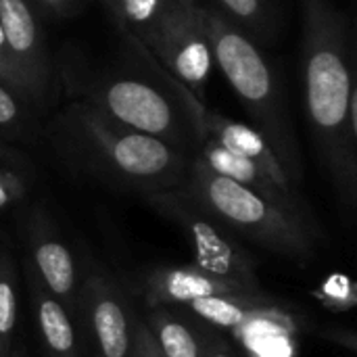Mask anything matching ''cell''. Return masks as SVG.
<instances>
[{"label": "cell", "instance_id": "18", "mask_svg": "<svg viewBox=\"0 0 357 357\" xmlns=\"http://www.w3.org/2000/svg\"><path fill=\"white\" fill-rule=\"evenodd\" d=\"M31 107L8 86L0 84V136H27L31 123Z\"/></svg>", "mask_w": 357, "mask_h": 357}, {"label": "cell", "instance_id": "21", "mask_svg": "<svg viewBox=\"0 0 357 357\" xmlns=\"http://www.w3.org/2000/svg\"><path fill=\"white\" fill-rule=\"evenodd\" d=\"M195 324H197V331H199V337L203 343L205 357H238L234 354V349L226 343L220 328H215L207 322H201L199 318H195Z\"/></svg>", "mask_w": 357, "mask_h": 357}, {"label": "cell", "instance_id": "19", "mask_svg": "<svg viewBox=\"0 0 357 357\" xmlns=\"http://www.w3.org/2000/svg\"><path fill=\"white\" fill-rule=\"evenodd\" d=\"M312 297L333 312H349L357 303L356 284L345 274H331L318 289L312 291Z\"/></svg>", "mask_w": 357, "mask_h": 357}, {"label": "cell", "instance_id": "15", "mask_svg": "<svg viewBox=\"0 0 357 357\" xmlns=\"http://www.w3.org/2000/svg\"><path fill=\"white\" fill-rule=\"evenodd\" d=\"M19 320V270L10 247L0 241V357L15 347Z\"/></svg>", "mask_w": 357, "mask_h": 357}, {"label": "cell", "instance_id": "10", "mask_svg": "<svg viewBox=\"0 0 357 357\" xmlns=\"http://www.w3.org/2000/svg\"><path fill=\"white\" fill-rule=\"evenodd\" d=\"M25 261L33 268L44 289L75 318L82 270L73 249L63 238L50 213L36 205L25 220Z\"/></svg>", "mask_w": 357, "mask_h": 357}, {"label": "cell", "instance_id": "22", "mask_svg": "<svg viewBox=\"0 0 357 357\" xmlns=\"http://www.w3.org/2000/svg\"><path fill=\"white\" fill-rule=\"evenodd\" d=\"M0 84L8 86L13 92H17L23 100H27L25 96V88H23V79L17 71V65L8 52V46H6V40H4V33H2V27H0ZM29 102V100H27ZM31 105V102H29Z\"/></svg>", "mask_w": 357, "mask_h": 357}, {"label": "cell", "instance_id": "4", "mask_svg": "<svg viewBox=\"0 0 357 357\" xmlns=\"http://www.w3.org/2000/svg\"><path fill=\"white\" fill-rule=\"evenodd\" d=\"M207 213L234 236H241L270 253L310 266L324 241L322 228H314L255 190L215 174L199 157H190L180 184Z\"/></svg>", "mask_w": 357, "mask_h": 357}, {"label": "cell", "instance_id": "13", "mask_svg": "<svg viewBox=\"0 0 357 357\" xmlns=\"http://www.w3.org/2000/svg\"><path fill=\"white\" fill-rule=\"evenodd\" d=\"M25 282L29 291L31 312L40 337V345L46 357H84V347L75 318L54 299L40 282L33 268L25 261Z\"/></svg>", "mask_w": 357, "mask_h": 357}, {"label": "cell", "instance_id": "24", "mask_svg": "<svg viewBox=\"0 0 357 357\" xmlns=\"http://www.w3.org/2000/svg\"><path fill=\"white\" fill-rule=\"evenodd\" d=\"M312 333H316L318 337H322V339H326V341H331V343H337V345L349 349L351 354H356L357 351V341L354 331H345V328H328V331L324 328V331H316V328H314Z\"/></svg>", "mask_w": 357, "mask_h": 357}, {"label": "cell", "instance_id": "3", "mask_svg": "<svg viewBox=\"0 0 357 357\" xmlns=\"http://www.w3.org/2000/svg\"><path fill=\"white\" fill-rule=\"evenodd\" d=\"M201 19L211 44L213 61L230 82L253 128L264 136L291 180L301 186V151L287 107L282 84L264 50L222 10L201 6Z\"/></svg>", "mask_w": 357, "mask_h": 357}, {"label": "cell", "instance_id": "11", "mask_svg": "<svg viewBox=\"0 0 357 357\" xmlns=\"http://www.w3.org/2000/svg\"><path fill=\"white\" fill-rule=\"evenodd\" d=\"M36 0H0V27L31 105L46 100L52 65Z\"/></svg>", "mask_w": 357, "mask_h": 357}, {"label": "cell", "instance_id": "17", "mask_svg": "<svg viewBox=\"0 0 357 357\" xmlns=\"http://www.w3.org/2000/svg\"><path fill=\"white\" fill-rule=\"evenodd\" d=\"M33 182V167L19 149L0 144V211L23 201Z\"/></svg>", "mask_w": 357, "mask_h": 357}, {"label": "cell", "instance_id": "12", "mask_svg": "<svg viewBox=\"0 0 357 357\" xmlns=\"http://www.w3.org/2000/svg\"><path fill=\"white\" fill-rule=\"evenodd\" d=\"M138 289L146 310L184 307L197 299H207V297L259 293V291H247L234 282L211 276L201 268H197L195 264L151 268L149 272L142 274V278H138Z\"/></svg>", "mask_w": 357, "mask_h": 357}, {"label": "cell", "instance_id": "25", "mask_svg": "<svg viewBox=\"0 0 357 357\" xmlns=\"http://www.w3.org/2000/svg\"><path fill=\"white\" fill-rule=\"evenodd\" d=\"M36 2H38L40 8H44V10L52 13V15L63 17V15L73 13L79 0H36Z\"/></svg>", "mask_w": 357, "mask_h": 357}, {"label": "cell", "instance_id": "2", "mask_svg": "<svg viewBox=\"0 0 357 357\" xmlns=\"http://www.w3.org/2000/svg\"><path fill=\"white\" fill-rule=\"evenodd\" d=\"M46 138L73 169L142 197L178 188L192 157L117 121L86 98L65 105L48 121Z\"/></svg>", "mask_w": 357, "mask_h": 357}, {"label": "cell", "instance_id": "26", "mask_svg": "<svg viewBox=\"0 0 357 357\" xmlns=\"http://www.w3.org/2000/svg\"><path fill=\"white\" fill-rule=\"evenodd\" d=\"M8 357H27V351H25V347H21V345H15Z\"/></svg>", "mask_w": 357, "mask_h": 357}, {"label": "cell", "instance_id": "1", "mask_svg": "<svg viewBox=\"0 0 357 357\" xmlns=\"http://www.w3.org/2000/svg\"><path fill=\"white\" fill-rule=\"evenodd\" d=\"M305 111L320 161L341 203L357 201V86L351 31L333 0H301Z\"/></svg>", "mask_w": 357, "mask_h": 357}, {"label": "cell", "instance_id": "14", "mask_svg": "<svg viewBox=\"0 0 357 357\" xmlns=\"http://www.w3.org/2000/svg\"><path fill=\"white\" fill-rule=\"evenodd\" d=\"M144 324L165 357H205L195 320L188 322L176 307L149 310Z\"/></svg>", "mask_w": 357, "mask_h": 357}, {"label": "cell", "instance_id": "6", "mask_svg": "<svg viewBox=\"0 0 357 357\" xmlns=\"http://www.w3.org/2000/svg\"><path fill=\"white\" fill-rule=\"evenodd\" d=\"M84 98L117 121L161 138L192 155L195 134L184 105L180 107L155 84L140 77H102L86 84Z\"/></svg>", "mask_w": 357, "mask_h": 357}, {"label": "cell", "instance_id": "16", "mask_svg": "<svg viewBox=\"0 0 357 357\" xmlns=\"http://www.w3.org/2000/svg\"><path fill=\"white\" fill-rule=\"evenodd\" d=\"M169 2L172 0H102L117 27L138 44L149 38Z\"/></svg>", "mask_w": 357, "mask_h": 357}, {"label": "cell", "instance_id": "27", "mask_svg": "<svg viewBox=\"0 0 357 357\" xmlns=\"http://www.w3.org/2000/svg\"><path fill=\"white\" fill-rule=\"evenodd\" d=\"M176 2H180V4H184V6H199V2L197 0H176Z\"/></svg>", "mask_w": 357, "mask_h": 357}, {"label": "cell", "instance_id": "5", "mask_svg": "<svg viewBox=\"0 0 357 357\" xmlns=\"http://www.w3.org/2000/svg\"><path fill=\"white\" fill-rule=\"evenodd\" d=\"M144 199L161 218L178 226L192 249V264L197 268L247 291H264L255 257L238 243V236L207 213L186 190L178 186L146 195Z\"/></svg>", "mask_w": 357, "mask_h": 357}, {"label": "cell", "instance_id": "23", "mask_svg": "<svg viewBox=\"0 0 357 357\" xmlns=\"http://www.w3.org/2000/svg\"><path fill=\"white\" fill-rule=\"evenodd\" d=\"M132 357H165L161 354L155 337L151 335L144 320L138 316L134 326V343H132Z\"/></svg>", "mask_w": 357, "mask_h": 357}, {"label": "cell", "instance_id": "8", "mask_svg": "<svg viewBox=\"0 0 357 357\" xmlns=\"http://www.w3.org/2000/svg\"><path fill=\"white\" fill-rule=\"evenodd\" d=\"M140 46L151 56H157L172 77L205 102V86L215 61L201 19V4L192 8L172 0Z\"/></svg>", "mask_w": 357, "mask_h": 357}, {"label": "cell", "instance_id": "28", "mask_svg": "<svg viewBox=\"0 0 357 357\" xmlns=\"http://www.w3.org/2000/svg\"><path fill=\"white\" fill-rule=\"evenodd\" d=\"M245 357H251V356H245Z\"/></svg>", "mask_w": 357, "mask_h": 357}, {"label": "cell", "instance_id": "9", "mask_svg": "<svg viewBox=\"0 0 357 357\" xmlns=\"http://www.w3.org/2000/svg\"><path fill=\"white\" fill-rule=\"evenodd\" d=\"M182 310L201 322H207L220 331H230L232 335L268 328L295 337L299 333L314 331L303 314L291 310L287 303L278 301L266 291L197 299Z\"/></svg>", "mask_w": 357, "mask_h": 357}, {"label": "cell", "instance_id": "7", "mask_svg": "<svg viewBox=\"0 0 357 357\" xmlns=\"http://www.w3.org/2000/svg\"><path fill=\"white\" fill-rule=\"evenodd\" d=\"M134 310L123 287L98 266L82 272L75 322L84 354L90 357H132Z\"/></svg>", "mask_w": 357, "mask_h": 357}, {"label": "cell", "instance_id": "20", "mask_svg": "<svg viewBox=\"0 0 357 357\" xmlns=\"http://www.w3.org/2000/svg\"><path fill=\"white\" fill-rule=\"evenodd\" d=\"M218 4L230 21H238L251 29H261L270 19L268 0H218Z\"/></svg>", "mask_w": 357, "mask_h": 357}]
</instances>
